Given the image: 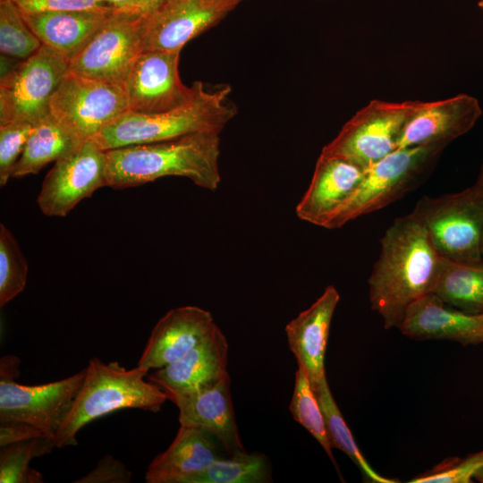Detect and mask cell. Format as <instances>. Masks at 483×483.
I'll use <instances>...</instances> for the list:
<instances>
[{
    "label": "cell",
    "instance_id": "1",
    "mask_svg": "<svg viewBox=\"0 0 483 483\" xmlns=\"http://www.w3.org/2000/svg\"><path fill=\"white\" fill-rule=\"evenodd\" d=\"M441 261L427 230L412 213L387 227L368 280L371 309L382 318L386 329H399L408 308L432 293Z\"/></svg>",
    "mask_w": 483,
    "mask_h": 483
},
{
    "label": "cell",
    "instance_id": "2",
    "mask_svg": "<svg viewBox=\"0 0 483 483\" xmlns=\"http://www.w3.org/2000/svg\"><path fill=\"white\" fill-rule=\"evenodd\" d=\"M220 133L199 131L168 140L106 150L107 186L123 189L165 176H181L214 191L221 182Z\"/></svg>",
    "mask_w": 483,
    "mask_h": 483
},
{
    "label": "cell",
    "instance_id": "3",
    "mask_svg": "<svg viewBox=\"0 0 483 483\" xmlns=\"http://www.w3.org/2000/svg\"><path fill=\"white\" fill-rule=\"evenodd\" d=\"M80 389L55 437L56 447L77 445L76 435L87 424L115 411L140 409L158 411L168 400L166 393L144 377L149 370L127 369L117 361L89 360Z\"/></svg>",
    "mask_w": 483,
    "mask_h": 483
},
{
    "label": "cell",
    "instance_id": "4",
    "mask_svg": "<svg viewBox=\"0 0 483 483\" xmlns=\"http://www.w3.org/2000/svg\"><path fill=\"white\" fill-rule=\"evenodd\" d=\"M231 88L206 89L203 83L188 104L174 110L138 114L127 111L106 124L91 140L101 149L148 144L199 131H218L236 114L228 98Z\"/></svg>",
    "mask_w": 483,
    "mask_h": 483
},
{
    "label": "cell",
    "instance_id": "5",
    "mask_svg": "<svg viewBox=\"0 0 483 483\" xmlns=\"http://www.w3.org/2000/svg\"><path fill=\"white\" fill-rule=\"evenodd\" d=\"M445 147L397 148L365 169L362 179L324 225L341 228L361 216L384 208L412 191Z\"/></svg>",
    "mask_w": 483,
    "mask_h": 483
},
{
    "label": "cell",
    "instance_id": "6",
    "mask_svg": "<svg viewBox=\"0 0 483 483\" xmlns=\"http://www.w3.org/2000/svg\"><path fill=\"white\" fill-rule=\"evenodd\" d=\"M19 366L15 356L1 359L0 421L28 425L55 440L80 389L86 369L55 382L26 386L14 380L19 376Z\"/></svg>",
    "mask_w": 483,
    "mask_h": 483
},
{
    "label": "cell",
    "instance_id": "7",
    "mask_svg": "<svg viewBox=\"0 0 483 483\" xmlns=\"http://www.w3.org/2000/svg\"><path fill=\"white\" fill-rule=\"evenodd\" d=\"M411 213L424 225L442 258L483 260V199L472 186L439 197L424 196Z\"/></svg>",
    "mask_w": 483,
    "mask_h": 483
},
{
    "label": "cell",
    "instance_id": "8",
    "mask_svg": "<svg viewBox=\"0 0 483 483\" xmlns=\"http://www.w3.org/2000/svg\"><path fill=\"white\" fill-rule=\"evenodd\" d=\"M419 104V100H371L343 124L321 153L367 169L396 149L406 123Z\"/></svg>",
    "mask_w": 483,
    "mask_h": 483
},
{
    "label": "cell",
    "instance_id": "9",
    "mask_svg": "<svg viewBox=\"0 0 483 483\" xmlns=\"http://www.w3.org/2000/svg\"><path fill=\"white\" fill-rule=\"evenodd\" d=\"M69 72V63L43 45L31 56L1 72L0 125L13 121L37 124L49 114L50 99Z\"/></svg>",
    "mask_w": 483,
    "mask_h": 483
},
{
    "label": "cell",
    "instance_id": "10",
    "mask_svg": "<svg viewBox=\"0 0 483 483\" xmlns=\"http://www.w3.org/2000/svg\"><path fill=\"white\" fill-rule=\"evenodd\" d=\"M128 111L124 83L89 79L68 72L49 102V114L81 140H91Z\"/></svg>",
    "mask_w": 483,
    "mask_h": 483
},
{
    "label": "cell",
    "instance_id": "11",
    "mask_svg": "<svg viewBox=\"0 0 483 483\" xmlns=\"http://www.w3.org/2000/svg\"><path fill=\"white\" fill-rule=\"evenodd\" d=\"M149 13L114 11L87 47L70 63L69 71L89 79L124 83L142 52Z\"/></svg>",
    "mask_w": 483,
    "mask_h": 483
},
{
    "label": "cell",
    "instance_id": "12",
    "mask_svg": "<svg viewBox=\"0 0 483 483\" xmlns=\"http://www.w3.org/2000/svg\"><path fill=\"white\" fill-rule=\"evenodd\" d=\"M107 186L106 150L93 140L55 161L38 196V205L47 216H67L79 202Z\"/></svg>",
    "mask_w": 483,
    "mask_h": 483
},
{
    "label": "cell",
    "instance_id": "13",
    "mask_svg": "<svg viewBox=\"0 0 483 483\" xmlns=\"http://www.w3.org/2000/svg\"><path fill=\"white\" fill-rule=\"evenodd\" d=\"M181 51H142L124 81L128 111L155 114L174 110L193 99L201 85H184L179 76Z\"/></svg>",
    "mask_w": 483,
    "mask_h": 483
},
{
    "label": "cell",
    "instance_id": "14",
    "mask_svg": "<svg viewBox=\"0 0 483 483\" xmlns=\"http://www.w3.org/2000/svg\"><path fill=\"white\" fill-rule=\"evenodd\" d=\"M242 0H164L148 15L142 51H181Z\"/></svg>",
    "mask_w": 483,
    "mask_h": 483
},
{
    "label": "cell",
    "instance_id": "15",
    "mask_svg": "<svg viewBox=\"0 0 483 483\" xmlns=\"http://www.w3.org/2000/svg\"><path fill=\"white\" fill-rule=\"evenodd\" d=\"M228 343L216 325L201 342L179 360L148 375L150 382L172 396L210 388L228 376Z\"/></svg>",
    "mask_w": 483,
    "mask_h": 483
},
{
    "label": "cell",
    "instance_id": "16",
    "mask_svg": "<svg viewBox=\"0 0 483 483\" xmlns=\"http://www.w3.org/2000/svg\"><path fill=\"white\" fill-rule=\"evenodd\" d=\"M481 114L479 100L468 94L420 101L406 123L396 149L422 145L446 147L471 130Z\"/></svg>",
    "mask_w": 483,
    "mask_h": 483
},
{
    "label": "cell",
    "instance_id": "17",
    "mask_svg": "<svg viewBox=\"0 0 483 483\" xmlns=\"http://www.w3.org/2000/svg\"><path fill=\"white\" fill-rule=\"evenodd\" d=\"M216 326L211 312L202 308L182 306L170 309L153 327L138 366L157 369L179 360Z\"/></svg>",
    "mask_w": 483,
    "mask_h": 483
},
{
    "label": "cell",
    "instance_id": "18",
    "mask_svg": "<svg viewBox=\"0 0 483 483\" xmlns=\"http://www.w3.org/2000/svg\"><path fill=\"white\" fill-rule=\"evenodd\" d=\"M399 330L417 341L449 340L463 346L483 344V314L464 312L429 293L408 308Z\"/></svg>",
    "mask_w": 483,
    "mask_h": 483
},
{
    "label": "cell",
    "instance_id": "19",
    "mask_svg": "<svg viewBox=\"0 0 483 483\" xmlns=\"http://www.w3.org/2000/svg\"><path fill=\"white\" fill-rule=\"evenodd\" d=\"M340 301L334 285L285 326V335L298 366L307 373L311 386L326 378L325 355L331 321Z\"/></svg>",
    "mask_w": 483,
    "mask_h": 483
},
{
    "label": "cell",
    "instance_id": "20",
    "mask_svg": "<svg viewBox=\"0 0 483 483\" xmlns=\"http://www.w3.org/2000/svg\"><path fill=\"white\" fill-rule=\"evenodd\" d=\"M364 172L347 159L320 153L310 183L296 206L297 216L324 227L356 189Z\"/></svg>",
    "mask_w": 483,
    "mask_h": 483
},
{
    "label": "cell",
    "instance_id": "21",
    "mask_svg": "<svg viewBox=\"0 0 483 483\" xmlns=\"http://www.w3.org/2000/svg\"><path fill=\"white\" fill-rule=\"evenodd\" d=\"M169 400L178 407L180 424L209 432L230 455L246 452L235 419L229 375L210 388Z\"/></svg>",
    "mask_w": 483,
    "mask_h": 483
},
{
    "label": "cell",
    "instance_id": "22",
    "mask_svg": "<svg viewBox=\"0 0 483 483\" xmlns=\"http://www.w3.org/2000/svg\"><path fill=\"white\" fill-rule=\"evenodd\" d=\"M180 425L168 448L149 463L145 474L147 483H191L220 458L215 437L209 432Z\"/></svg>",
    "mask_w": 483,
    "mask_h": 483
},
{
    "label": "cell",
    "instance_id": "23",
    "mask_svg": "<svg viewBox=\"0 0 483 483\" xmlns=\"http://www.w3.org/2000/svg\"><path fill=\"white\" fill-rule=\"evenodd\" d=\"M112 13L94 11L21 13L40 42L64 57L69 65Z\"/></svg>",
    "mask_w": 483,
    "mask_h": 483
},
{
    "label": "cell",
    "instance_id": "24",
    "mask_svg": "<svg viewBox=\"0 0 483 483\" xmlns=\"http://www.w3.org/2000/svg\"><path fill=\"white\" fill-rule=\"evenodd\" d=\"M84 141L49 114L35 125L12 178L38 173L46 165L76 149Z\"/></svg>",
    "mask_w": 483,
    "mask_h": 483
},
{
    "label": "cell",
    "instance_id": "25",
    "mask_svg": "<svg viewBox=\"0 0 483 483\" xmlns=\"http://www.w3.org/2000/svg\"><path fill=\"white\" fill-rule=\"evenodd\" d=\"M432 293L451 307L470 314H483V260L442 258Z\"/></svg>",
    "mask_w": 483,
    "mask_h": 483
},
{
    "label": "cell",
    "instance_id": "26",
    "mask_svg": "<svg viewBox=\"0 0 483 483\" xmlns=\"http://www.w3.org/2000/svg\"><path fill=\"white\" fill-rule=\"evenodd\" d=\"M311 387L322 411L332 448L343 452L358 466L364 481L371 483L399 482L397 479L380 475L367 462L333 397L326 377Z\"/></svg>",
    "mask_w": 483,
    "mask_h": 483
},
{
    "label": "cell",
    "instance_id": "27",
    "mask_svg": "<svg viewBox=\"0 0 483 483\" xmlns=\"http://www.w3.org/2000/svg\"><path fill=\"white\" fill-rule=\"evenodd\" d=\"M271 474L265 454L242 452L229 459H216L191 483H266L271 481Z\"/></svg>",
    "mask_w": 483,
    "mask_h": 483
},
{
    "label": "cell",
    "instance_id": "28",
    "mask_svg": "<svg viewBox=\"0 0 483 483\" xmlns=\"http://www.w3.org/2000/svg\"><path fill=\"white\" fill-rule=\"evenodd\" d=\"M55 446L48 437H33L1 446V483H42L41 473L30 466L32 459L50 453Z\"/></svg>",
    "mask_w": 483,
    "mask_h": 483
},
{
    "label": "cell",
    "instance_id": "29",
    "mask_svg": "<svg viewBox=\"0 0 483 483\" xmlns=\"http://www.w3.org/2000/svg\"><path fill=\"white\" fill-rule=\"evenodd\" d=\"M289 411L295 421L301 424L318 442L334 464L342 481H344L332 452L325 419L318 399L305 370L298 366L295 372L293 393Z\"/></svg>",
    "mask_w": 483,
    "mask_h": 483
},
{
    "label": "cell",
    "instance_id": "30",
    "mask_svg": "<svg viewBox=\"0 0 483 483\" xmlns=\"http://www.w3.org/2000/svg\"><path fill=\"white\" fill-rule=\"evenodd\" d=\"M41 46L17 5L12 0H0L1 55L21 61L31 56Z\"/></svg>",
    "mask_w": 483,
    "mask_h": 483
},
{
    "label": "cell",
    "instance_id": "31",
    "mask_svg": "<svg viewBox=\"0 0 483 483\" xmlns=\"http://www.w3.org/2000/svg\"><path fill=\"white\" fill-rule=\"evenodd\" d=\"M28 264L12 232L0 224V307L21 293L27 283Z\"/></svg>",
    "mask_w": 483,
    "mask_h": 483
},
{
    "label": "cell",
    "instance_id": "32",
    "mask_svg": "<svg viewBox=\"0 0 483 483\" xmlns=\"http://www.w3.org/2000/svg\"><path fill=\"white\" fill-rule=\"evenodd\" d=\"M483 471V450L464 457H447L408 483H471Z\"/></svg>",
    "mask_w": 483,
    "mask_h": 483
},
{
    "label": "cell",
    "instance_id": "33",
    "mask_svg": "<svg viewBox=\"0 0 483 483\" xmlns=\"http://www.w3.org/2000/svg\"><path fill=\"white\" fill-rule=\"evenodd\" d=\"M35 123L13 121L0 125V185L12 178L13 168L30 138Z\"/></svg>",
    "mask_w": 483,
    "mask_h": 483
},
{
    "label": "cell",
    "instance_id": "34",
    "mask_svg": "<svg viewBox=\"0 0 483 483\" xmlns=\"http://www.w3.org/2000/svg\"><path fill=\"white\" fill-rule=\"evenodd\" d=\"M21 13L116 11L103 0H12Z\"/></svg>",
    "mask_w": 483,
    "mask_h": 483
},
{
    "label": "cell",
    "instance_id": "35",
    "mask_svg": "<svg viewBox=\"0 0 483 483\" xmlns=\"http://www.w3.org/2000/svg\"><path fill=\"white\" fill-rule=\"evenodd\" d=\"M131 471L120 460L107 454L93 470L75 480L76 483H130Z\"/></svg>",
    "mask_w": 483,
    "mask_h": 483
},
{
    "label": "cell",
    "instance_id": "36",
    "mask_svg": "<svg viewBox=\"0 0 483 483\" xmlns=\"http://www.w3.org/2000/svg\"><path fill=\"white\" fill-rule=\"evenodd\" d=\"M116 11L150 13L164 0H103Z\"/></svg>",
    "mask_w": 483,
    "mask_h": 483
},
{
    "label": "cell",
    "instance_id": "37",
    "mask_svg": "<svg viewBox=\"0 0 483 483\" xmlns=\"http://www.w3.org/2000/svg\"><path fill=\"white\" fill-rule=\"evenodd\" d=\"M472 187L474 188L478 195L483 199V163L480 167L478 178Z\"/></svg>",
    "mask_w": 483,
    "mask_h": 483
},
{
    "label": "cell",
    "instance_id": "38",
    "mask_svg": "<svg viewBox=\"0 0 483 483\" xmlns=\"http://www.w3.org/2000/svg\"><path fill=\"white\" fill-rule=\"evenodd\" d=\"M474 479H476V480L479 481V482L483 483V471L478 473V474L475 476Z\"/></svg>",
    "mask_w": 483,
    "mask_h": 483
},
{
    "label": "cell",
    "instance_id": "39",
    "mask_svg": "<svg viewBox=\"0 0 483 483\" xmlns=\"http://www.w3.org/2000/svg\"><path fill=\"white\" fill-rule=\"evenodd\" d=\"M481 258L483 259V235H482V241H481Z\"/></svg>",
    "mask_w": 483,
    "mask_h": 483
},
{
    "label": "cell",
    "instance_id": "40",
    "mask_svg": "<svg viewBox=\"0 0 483 483\" xmlns=\"http://www.w3.org/2000/svg\"><path fill=\"white\" fill-rule=\"evenodd\" d=\"M479 6L483 10V0L479 1Z\"/></svg>",
    "mask_w": 483,
    "mask_h": 483
}]
</instances>
